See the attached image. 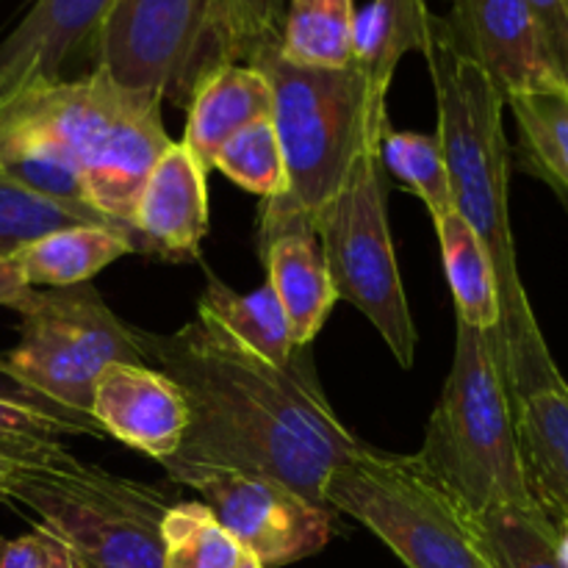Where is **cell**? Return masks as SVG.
I'll return each mask as SVG.
<instances>
[{
  "mask_svg": "<svg viewBox=\"0 0 568 568\" xmlns=\"http://www.w3.org/2000/svg\"><path fill=\"white\" fill-rule=\"evenodd\" d=\"M144 361L181 386L189 430L166 471L186 466L253 471L325 503L327 475L364 447L327 403L308 347L272 366L194 316L172 333L136 331Z\"/></svg>",
  "mask_w": 568,
  "mask_h": 568,
  "instance_id": "obj_1",
  "label": "cell"
},
{
  "mask_svg": "<svg viewBox=\"0 0 568 568\" xmlns=\"http://www.w3.org/2000/svg\"><path fill=\"white\" fill-rule=\"evenodd\" d=\"M438 105V142L453 189V205L483 247L497 275L503 322L494 331L505 383L555 372L547 338L532 314L521 283L519 255L510 231V150L505 139V98L491 78L466 59L444 31L442 17L433 26V42L425 53Z\"/></svg>",
  "mask_w": 568,
  "mask_h": 568,
  "instance_id": "obj_2",
  "label": "cell"
},
{
  "mask_svg": "<svg viewBox=\"0 0 568 568\" xmlns=\"http://www.w3.org/2000/svg\"><path fill=\"white\" fill-rule=\"evenodd\" d=\"M272 37L250 64L272 87V125L283 153V189L261 211V247L288 231H314L316 216L344 186L361 155L381 150L388 89L355 64H288Z\"/></svg>",
  "mask_w": 568,
  "mask_h": 568,
  "instance_id": "obj_3",
  "label": "cell"
},
{
  "mask_svg": "<svg viewBox=\"0 0 568 568\" xmlns=\"http://www.w3.org/2000/svg\"><path fill=\"white\" fill-rule=\"evenodd\" d=\"M408 464L460 519L494 510H538L527 491L514 403L494 333L458 322L455 355L425 444Z\"/></svg>",
  "mask_w": 568,
  "mask_h": 568,
  "instance_id": "obj_4",
  "label": "cell"
},
{
  "mask_svg": "<svg viewBox=\"0 0 568 568\" xmlns=\"http://www.w3.org/2000/svg\"><path fill=\"white\" fill-rule=\"evenodd\" d=\"M0 122L61 144L81 166L94 211L125 227H133L139 192L172 142L161 122V98L116 87L100 70L22 94Z\"/></svg>",
  "mask_w": 568,
  "mask_h": 568,
  "instance_id": "obj_5",
  "label": "cell"
},
{
  "mask_svg": "<svg viewBox=\"0 0 568 568\" xmlns=\"http://www.w3.org/2000/svg\"><path fill=\"white\" fill-rule=\"evenodd\" d=\"M0 499L33 510L78 568H164V494L83 464L64 444L0 455Z\"/></svg>",
  "mask_w": 568,
  "mask_h": 568,
  "instance_id": "obj_6",
  "label": "cell"
},
{
  "mask_svg": "<svg viewBox=\"0 0 568 568\" xmlns=\"http://www.w3.org/2000/svg\"><path fill=\"white\" fill-rule=\"evenodd\" d=\"M336 300H347L372 322L394 358H416V325L405 297L392 227L381 150L361 155L336 197L314 225Z\"/></svg>",
  "mask_w": 568,
  "mask_h": 568,
  "instance_id": "obj_7",
  "label": "cell"
},
{
  "mask_svg": "<svg viewBox=\"0 0 568 568\" xmlns=\"http://www.w3.org/2000/svg\"><path fill=\"white\" fill-rule=\"evenodd\" d=\"M325 503L381 538L408 568H491L453 505L408 455L361 447L327 475Z\"/></svg>",
  "mask_w": 568,
  "mask_h": 568,
  "instance_id": "obj_8",
  "label": "cell"
},
{
  "mask_svg": "<svg viewBox=\"0 0 568 568\" xmlns=\"http://www.w3.org/2000/svg\"><path fill=\"white\" fill-rule=\"evenodd\" d=\"M6 366L50 403L92 419V392L111 364H148L131 325L89 283L33 294ZM94 422V419H92Z\"/></svg>",
  "mask_w": 568,
  "mask_h": 568,
  "instance_id": "obj_9",
  "label": "cell"
},
{
  "mask_svg": "<svg viewBox=\"0 0 568 568\" xmlns=\"http://www.w3.org/2000/svg\"><path fill=\"white\" fill-rule=\"evenodd\" d=\"M98 64L116 87L186 109L220 67L211 39V0H114L94 42Z\"/></svg>",
  "mask_w": 568,
  "mask_h": 568,
  "instance_id": "obj_10",
  "label": "cell"
},
{
  "mask_svg": "<svg viewBox=\"0 0 568 568\" xmlns=\"http://www.w3.org/2000/svg\"><path fill=\"white\" fill-rule=\"evenodd\" d=\"M166 475L194 488L233 541L255 555L264 568L297 564L322 552L336 530V510L300 497L266 475L220 466H186Z\"/></svg>",
  "mask_w": 568,
  "mask_h": 568,
  "instance_id": "obj_11",
  "label": "cell"
},
{
  "mask_svg": "<svg viewBox=\"0 0 568 568\" xmlns=\"http://www.w3.org/2000/svg\"><path fill=\"white\" fill-rule=\"evenodd\" d=\"M442 22L455 48L491 78L505 100L564 87L525 0H455Z\"/></svg>",
  "mask_w": 568,
  "mask_h": 568,
  "instance_id": "obj_12",
  "label": "cell"
},
{
  "mask_svg": "<svg viewBox=\"0 0 568 568\" xmlns=\"http://www.w3.org/2000/svg\"><path fill=\"white\" fill-rule=\"evenodd\" d=\"M114 0H33L0 39V116L22 94L64 78V67L98 42Z\"/></svg>",
  "mask_w": 568,
  "mask_h": 568,
  "instance_id": "obj_13",
  "label": "cell"
},
{
  "mask_svg": "<svg viewBox=\"0 0 568 568\" xmlns=\"http://www.w3.org/2000/svg\"><path fill=\"white\" fill-rule=\"evenodd\" d=\"M92 419L105 436L161 464L189 430V403L178 383L148 364H111L92 392Z\"/></svg>",
  "mask_w": 568,
  "mask_h": 568,
  "instance_id": "obj_14",
  "label": "cell"
},
{
  "mask_svg": "<svg viewBox=\"0 0 568 568\" xmlns=\"http://www.w3.org/2000/svg\"><path fill=\"white\" fill-rule=\"evenodd\" d=\"M527 491L538 514L568 519V383L564 375L508 388Z\"/></svg>",
  "mask_w": 568,
  "mask_h": 568,
  "instance_id": "obj_15",
  "label": "cell"
},
{
  "mask_svg": "<svg viewBox=\"0 0 568 568\" xmlns=\"http://www.w3.org/2000/svg\"><path fill=\"white\" fill-rule=\"evenodd\" d=\"M197 155L183 142H170L139 192L133 227L148 239L153 255H197L209 231V183Z\"/></svg>",
  "mask_w": 568,
  "mask_h": 568,
  "instance_id": "obj_16",
  "label": "cell"
},
{
  "mask_svg": "<svg viewBox=\"0 0 568 568\" xmlns=\"http://www.w3.org/2000/svg\"><path fill=\"white\" fill-rule=\"evenodd\" d=\"M0 172L9 175L11 181L22 183L26 189H31V192L75 211V214H81L92 225L120 233V236H125L133 244L136 253H153L148 239L136 227H125L103 216L100 211H94V205L89 203L81 166L53 139L42 136V133L31 131V128L14 125V122H0Z\"/></svg>",
  "mask_w": 568,
  "mask_h": 568,
  "instance_id": "obj_17",
  "label": "cell"
},
{
  "mask_svg": "<svg viewBox=\"0 0 568 568\" xmlns=\"http://www.w3.org/2000/svg\"><path fill=\"white\" fill-rule=\"evenodd\" d=\"M272 116L270 78L255 64L216 67L194 89L186 105V133L181 142L192 150L205 170L233 133Z\"/></svg>",
  "mask_w": 568,
  "mask_h": 568,
  "instance_id": "obj_18",
  "label": "cell"
},
{
  "mask_svg": "<svg viewBox=\"0 0 568 568\" xmlns=\"http://www.w3.org/2000/svg\"><path fill=\"white\" fill-rule=\"evenodd\" d=\"M266 258V283L286 314L297 347H308L336 305L325 255L314 231H288L261 247Z\"/></svg>",
  "mask_w": 568,
  "mask_h": 568,
  "instance_id": "obj_19",
  "label": "cell"
},
{
  "mask_svg": "<svg viewBox=\"0 0 568 568\" xmlns=\"http://www.w3.org/2000/svg\"><path fill=\"white\" fill-rule=\"evenodd\" d=\"M197 316L272 366H288L300 349L270 283L239 294L216 277H209V286L200 294Z\"/></svg>",
  "mask_w": 568,
  "mask_h": 568,
  "instance_id": "obj_20",
  "label": "cell"
},
{
  "mask_svg": "<svg viewBox=\"0 0 568 568\" xmlns=\"http://www.w3.org/2000/svg\"><path fill=\"white\" fill-rule=\"evenodd\" d=\"M433 26L436 14L427 0H369L355 14L353 64L388 89L405 55L430 50Z\"/></svg>",
  "mask_w": 568,
  "mask_h": 568,
  "instance_id": "obj_21",
  "label": "cell"
},
{
  "mask_svg": "<svg viewBox=\"0 0 568 568\" xmlns=\"http://www.w3.org/2000/svg\"><path fill=\"white\" fill-rule=\"evenodd\" d=\"M433 222L442 244L449 292L458 308V322L483 333L499 331L503 305H499L497 275L488 250L458 211H449Z\"/></svg>",
  "mask_w": 568,
  "mask_h": 568,
  "instance_id": "obj_22",
  "label": "cell"
},
{
  "mask_svg": "<svg viewBox=\"0 0 568 568\" xmlns=\"http://www.w3.org/2000/svg\"><path fill=\"white\" fill-rule=\"evenodd\" d=\"M128 253H136V250L120 233L100 225H75L28 244L14 258L20 261L33 288H64L89 283L100 270Z\"/></svg>",
  "mask_w": 568,
  "mask_h": 568,
  "instance_id": "obj_23",
  "label": "cell"
},
{
  "mask_svg": "<svg viewBox=\"0 0 568 568\" xmlns=\"http://www.w3.org/2000/svg\"><path fill=\"white\" fill-rule=\"evenodd\" d=\"M355 0H288L277 31V55L297 67L353 64Z\"/></svg>",
  "mask_w": 568,
  "mask_h": 568,
  "instance_id": "obj_24",
  "label": "cell"
},
{
  "mask_svg": "<svg viewBox=\"0 0 568 568\" xmlns=\"http://www.w3.org/2000/svg\"><path fill=\"white\" fill-rule=\"evenodd\" d=\"M519 128L525 164L568 197V92L564 87L505 100Z\"/></svg>",
  "mask_w": 568,
  "mask_h": 568,
  "instance_id": "obj_25",
  "label": "cell"
},
{
  "mask_svg": "<svg viewBox=\"0 0 568 568\" xmlns=\"http://www.w3.org/2000/svg\"><path fill=\"white\" fill-rule=\"evenodd\" d=\"M464 521L491 568H564L552 525L538 510H494Z\"/></svg>",
  "mask_w": 568,
  "mask_h": 568,
  "instance_id": "obj_26",
  "label": "cell"
},
{
  "mask_svg": "<svg viewBox=\"0 0 568 568\" xmlns=\"http://www.w3.org/2000/svg\"><path fill=\"white\" fill-rule=\"evenodd\" d=\"M161 541L164 568H236L244 552L203 503L170 505Z\"/></svg>",
  "mask_w": 568,
  "mask_h": 568,
  "instance_id": "obj_27",
  "label": "cell"
},
{
  "mask_svg": "<svg viewBox=\"0 0 568 568\" xmlns=\"http://www.w3.org/2000/svg\"><path fill=\"white\" fill-rule=\"evenodd\" d=\"M381 164L427 205L433 220L455 211L447 161L436 133L427 136L386 128L381 136Z\"/></svg>",
  "mask_w": 568,
  "mask_h": 568,
  "instance_id": "obj_28",
  "label": "cell"
},
{
  "mask_svg": "<svg viewBox=\"0 0 568 568\" xmlns=\"http://www.w3.org/2000/svg\"><path fill=\"white\" fill-rule=\"evenodd\" d=\"M211 166L220 170L227 181L242 186L244 192L264 200V203L275 200L283 189V153L272 116L233 133L216 150Z\"/></svg>",
  "mask_w": 568,
  "mask_h": 568,
  "instance_id": "obj_29",
  "label": "cell"
},
{
  "mask_svg": "<svg viewBox=\"0 0 568 568\" xmlns=\"http://www.w3.org/2000/svg\"><path fill=\"white\" fill-rule=\"evenodd\" d=\"M75 225L92 222L0 172V255H17L28 244Z\"/></svg>",
  "mask_w": 568,
  "mask_h": 568,
  "instance_id": "obj_30",
  "label": "cell"
},
{
  "mask_svg": "<svg viewBox=\"0 0 568 568\" xmlns=\"http://www.w3.org/2000/svg\"><path fill=\"white\" fill-rule=\"evenodd\" d=\"M277 37L272 0H211V39L220 67L250 64Z\"/></svg>",
  "mask_w": 568,
  "mask_h": 568,
  "instance_id": "obj_31",
  "label": "cell"
},
{
  "mask_svg": "<svg viewBox=\"0 0 568 568\" xmlns=\"http://www.w3.org/2000/svg\"><path fill=\"white\" fill-rule=\"evenodd\" d=\"M0 568H78L70 547L44 527L0 544Z\"/></svg>",
  "mask_w": 568,
  "mask_h": 568,
  "instance_id": "obj_32",
  "label": "cell"
},
{
  "mask_svg": "<svg viewBox=\"0 0 568 568\" xmlns=\"http://www.w3.org/2000/svg\"><path fill=\"white\" fill-rule=\"evenodd\" d=\"M547 48L549 64L568 92V0H525Z\"/></svg>",
  "mask_w": 568,
  "mask_h": 568,
  "instance_id": "obj_33",
  "label": "cell"
},
{
  "mask_svg": "<svg viewBox=\"0 0 568 568\" xmlns=\"http://www.w3.org/2000/svg\"><path fill=\"white\" fill-rule=\"evenodd\" d=\"M0 399L22 405V408H33V410H39V414H48V416H53V419L67 422V425L78 427L83 436H98V438L105 436V433L98 427V422H92L89 416L72 414V410L61 408V405L50 403L48 397H42V394L33 392V388H28L26 383H22L20 377H17L9 366H6L3 358H0Z\"/></svg>",
  "mask_w": 568,
  "mask_h": 568,
  "instance_id": "obj_34",
  "label": "cell"
},
{
  "mask_svg": "<svg viewBox=\"0 0 568 568\" xmlns=\"http://www.w3.org/2000/svg\"><path fill=\"white\" fill-rule=\"evenodd\" d=\"M37 288L28 283L20 261L14 255H0V305L22 311L33 300Z\"/></svg>",
  "mask_w": 568,
  "mask_h": 568,
  "instance_id": "obj_35",
  "label": "cell"
},
{
  "mask_svg": "<svg viewBox=\"0 0 568 568\" xmlns=\"http://www.w3.org/2000/svg\"><path fill=\"white\" fill-rule=\"evenodd\" d=\"M552 538L558 560L564 564V568H568V519H560L558 525H552Z\"/></svg>",
  "mask_w": 568,
  "mask_h": 568,
  "instance_id": "obj_36",
  "label": "cell"
},
{
  "mask_svg": "<svg viewBox=\"0 0 568 568\" xmlns=\"http://www.w3.org/2000/svg\"><path fill=\"white\" fill-rule=\"evenodd\" d=\"M236 568H264V564H261V560L255 558V555H250V552H242V558H239Z\"/></svg>",
  "mask_w": 568,
  "mask_h": 568,
  "instance_id": "obj_37",
  "label": "cell"
}]
</instances>
